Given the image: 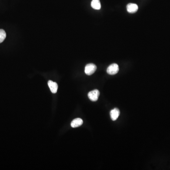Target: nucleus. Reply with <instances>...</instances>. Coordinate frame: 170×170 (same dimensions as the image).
I'll list each match as a JSON object with an SVG mask.
<instances>
[{"label": "nucleus", "instance_id": "6", "mask_svg": "<svg viewBox=\"0 0 170 170\" xmlns=\"http://www.w3.org/2000/svg\"><path fill=\"white\" fill-rule=\"evenodd\" d=\"M127 9L129 13H135L138 10V6L136 4H128L127 6Z\"/></svg>", "mask_w": 170, "mask_h": 170}, {"label": "nucleus", "instance_id": "9", "mask_svg": "<svg viewBox=\"0 0 170 170\" xmlns=\"http://www.w3.org/2000/svg\"><path fill=\"white\" fill-rule=\"evenodd\" d=\"M6 37V33L4 30H0V43L4 42Z\"/></svg>", "mask_w": 170, "mask_h": 170}, {"label": "nucleus", "instance_id": "1", "mask_svg": "<svg viewBox=\"0 0 170 170\" xmlns=\"http://www.w3.org/2000/svg\"><path fill=\"white\" fill-rule=\"evenodd\" d=\"M96 67L95 64H87L85 69V72L87 75H92L96 71Z\"/></svg>", "mask_w": 170, "mask_h": 170}, {"label": "nucleus", "instance_id": "3", "mask_svg": "<svg viewBox=\"0 0 170 170\" xmlns=\"http://www.w3.org/2000/svg\"><path fill=\"white\" fill-rule=\"evenodd\" d=\"M100 95V92L98 89H95L94 90L89 92L88 94V97L92 101H96L98 99L99 96Z\"/></svg>", "mask_w": 170, "mask_h": 170}, {"label": "nucleus", "instance_id": "5", "mask_svg": "<svg viewBox=\"0 0 170 170\" xmlns=\"http://www.w3.org/2000/svg\"><path fill=\"white\" fill-rule=\"evenodd\" d=\"M48 85L52 93H54V94L57 93L58 89V85L56 82H54L52 80H49L48 82Z\"/></svg>", "mask_w": 170, "mask_h": 170}, {"label": "nucleus", "instance_id": "7", "mask_svg": "<svg viewBox=\"0 0 170 170\" xmlns=\"http://www.w3.org/2000/svg\"><path fill=\"white\" fill-rule=\"evenodd\" d=\"M83 121L80 118L75 119L71 122V126L72 128H77L82 125Z\"/></svg>", "mask_w": 170, "mask_h": 170}, {"label": "nucleus", "instance_id": "2", "mask_svg": "<svg viewBox=\"0 0 170 170\" xmlns=\"http://www.w3.org/2000/svg\"><path fill=\"white\" fill-rule=\"evenodd\" d=\"M119 70L118 65L113 64L110 65L107 69V72L110 75H113L117 74Z\"/></svg>", "mask_w": 170, "mask_h": 170}, {"label": "nucleus", "instance_id": "8", "mask_svg": "<svg viewBox=\"0 0 170 170\" xmlns=\"http://www.w3.org/2000/svg\"><path fill=\"white\" fill-rule=\"evenodd\" d=\"M91 5V7L94 9L98 10L101 9V5L100 0H92Z\"/></svg>", "mask_w": 170, "mask_h": 170}, {"label": "nucleus", "instance_id": "4", "mask_svg": "<svg viewBox=\"0 0 170 170\" xmlns=\"http://www.w3.org/2000/svg\"><path fill=\"white\" fill-rule=\"evenodd\" d=\"M120 111L118 108H114L110 111V116L111 120L116 121L120 115Z\"/></svg>", "mask_w": 170, "mask_h": 170}]
</instances>
